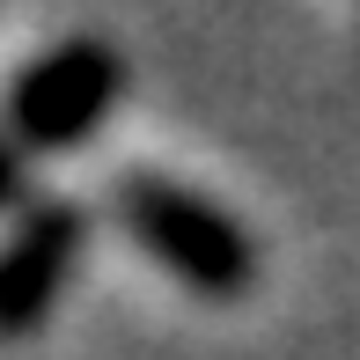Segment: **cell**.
Instances as JSON below:
<instances>
[{
  "mask_svg": "<svg viewBox=\"0 0 360 360\" xmlns=\"http://www.w3.org/2000/svg\"><path fill=\"white\" fill-rule=\"evenodd\" d=\"M118 221H125V236H133L155 265H169L184 287L214 294V302H228V294H243V287L257 280V243H250V228L228 214V206H214L206 191L176 184V176L125 169V184H118Z\"/></svg>",
  "mask_w": 360,
  "mask_h": 360,
  "instance_id": "cell-1",
  "label": "cell"
},
{
  "mask_svg": "<svg viewBox=\"0 0 360 360\" xmlns=\"http://www.w3.org/2000/svg\"><path fill=\"white\" fill-rule=\"evenodd\" d=\"M15 199H22V147L0 133V206H15Z\"/></svg>",
  "mask_w": 360,
  "mask_h": 360,
  "instance_id": "cell-4",
  "label": "cell"
},
{
  "mask_svg": "<svg viewBox=\"0 0 360 360\" xmlns=\"http://www.w3.org/2000/svg\"><path fill=\"white\" fill-rule=\"evenodd\" d=\"M118 89H125V59L103 37H67L8 81V140L15 147H74L110 118Z\"/></svg>",
  "mask_w": 360,
  "mask_h": 360,
  "instance_id": "cell-2",
  "label": "cell"
},
{
  "mask_svg": "<svg viewBox=\"0 0 360 360\" xmlns=\"http://www.w3.org/2000/svg\"><path fill=\"white\" fill-rule=\"evenodd\" d=\"M81 236H89V221L67 199H37L15 221V236L0 243V338H22L52 316L59 287L81 257Z\"/></svg>",
  "mask_w": 360,
  "mask_h": 360,
  "instance_id": "cell-3",
  "label": "cell"
}]
</instances>
